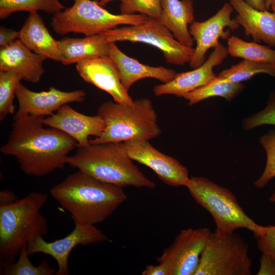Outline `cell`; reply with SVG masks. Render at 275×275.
<instances>
[{
	"label": "cell",
	"instance_id": "1",
	"mask_svg": "<svg viewBox=\"0 0 275 275\" xmlns=\"http://www.w3.org/2000/svg\"><path fill=\"white\" fill-rule=\"evenodd\" d=\"M44 116L25 115L13 118L7 142L0 149L4 155L15 157L26 175L41 177L67 164L69 154L77 142L64 132L44 127Z\"/></svg>",
	"mask_w": 275,
	"mask_h": 275
},
{
	"label": "cell",
	"instance_id": "2",
	"mask_svg": "<svg viewBox=\"0 0 275 275\" xmlns=\"http://www.w3.org/2000/svg\"><path fill=\"white\" fill-rule=\"evenodd\" d=\"M75 224L95 225L105 220L127 199L123 187L78 170L50 190Z\"/></svg>",
	"mask_w": 275,
	"mask_h": 275
},
{
	"label": "cell",
	"instance_id": "3",
	"mask_svg": "<svg viewBox=\"0 0 275 275\" xmlns=\"http://www.w3.org/2000/svg\"><path fill=\"white\" fill-rule=\"evenodd\" d=\"M132 160L123 142H107L78 147L74 154L68 156L67 164L99 181L123 188H154L156 183Z\"/></svg>",
	"mask_w": 275,
	"mask_h": 275
},
{
	"label": "cell",
	"instance_id": "4",
	"mask_svg": "<svg viewBox=\"0 0 275 275\" xmlns=\"http://www.w3.org/2000/svg\"><path fill=\"white\" fill-rule=\"evenodd\" d=\"M48 198L46 193L33 191L12 203L0 206L1 268L14 262L32 238L47 234V221L40 210Z\"/></svg>",
	"mask_w": 275,
	"mask_h": 275
},
{
	"label": "cell",
	"instance_id": "5",
	"mask_svg": "<svg viewBox=\"0 0 275 275\" xmlns=\"http://www.w3.org/2000/svg\"><path fill=\"white\" fill-rule=\"evenodd\" d=\"M97 115L104 121L105 128L100 136L90 140V145L149 140L161 132L156 113L148 98L136 99L130 105L107 101L100 105Z\"/></svg>",
	"mask_w": 275,
	"mask_h": 275
},
{
	"label": "cell",
	"instance_id": "6",
	"mask_svg": "<svg viewBox=\"0 0 275 275\" xmlns=\"http://www.w3.org/2000/svg\"><path fill=\"white\" fill-rule=\"evenodd\" d=\"M186 187L194 200L212 215L217 235L224 236L240 228L252 231L256 238L264 233L266 226L251 218L227 188L202 176L190 178Z\"/></svg>",
	"mask_w": 275,
	"mask_h": 275
},
{
	"label": "cell",
	"instance_id": "7",
	"mask_svg": "<svg viewBox=\"0 0 275 275\" xmlns=\"http://www.w3.org/2000/svg\"><path fill=\"white\" fill-rule=\"evenodd\" d=\"M73 5L54 15L50 25L58 35L81 33L86 36L101 34L121 25H135L145 21L143 14H115L93 0H73Z\"/></svg>",
	"mask_w": 275,
	"mask_h": 275
},
{
	"label": "cell",
	"instance_id": "8",
	"mask_svg": "<svg viewBox=\"0 0 275 275\" xmlns=\"http://www.w3.org/2000/svg\"><path fill=\"white\" fill-rule=\"evenodd\" d=\"M252 265L249 245L238 234L211 231L194 275H251Z\"/></svg>",
	"mask_w": 275,
	"mask_h": 275
},
{
	"label": "cell",
	"instance_id": "9",
	"mask_svg": "<svg viewBox=\"0 0 275 275\" xmlns=\"http://www.w3.org/2000/svg\"><path fill=\"white\" fill-rule=\"evenodd\" d=\"M101 34L109 43L128 41L152 45L162 52L166 62L171 64L183 65L189 63L195 51L194 48L177 40L159 20L151 17L140 24L125 25Z\"/></svg>",
	"mask_w": 275,
	"mask_h": 275
},
{
	"label": "cell",
	"instance_id": "10",
	"mask_svg": "<svg viewBox=\"0 0 275 275\" xmlns=\"http://www.w3.org/2000/svg\"><path fill=\"white\" fill-rule=\"evenodd\" d=\"M73 230L65 237L52 242H47L43 236L32 238L27 243L29 255L44 253L52 257L58 268L55 275H68L70 273L68 258L77 245H88L108 240L107 236L95 225L75 224Z\"/></svg>",
	"mask_w": 275,
	"mask_h": 275
},
{
	"label": "cell",
	"instance_id": "11",
	"mask_svg": "<svg viewBox=\"0 0 275 275\" xmlns=\"http://www.w3.org/2000/svg\"><path fill=\"white\" fill-rule=\"evenodd\" d=\"M210 232L208 228L182 230L157 262L169 264L171 275H194Z\"/></svg>",
	"mask_w": 275,
	"mask_h": 275
},
{
	"label": "cell",
	"instance_id": "12",
	"mask_svg": "<svg viewBox=\"0 0 275 275\" xmlns=\"http://www.w3.org/2000/svg\"><path fill=\"white\" fill-rule=\"evenodd\" d=\"M123 143L132 160L150 168L165 184L186 187L190 180L188 171L176 159L156 149L149 140H132Z\"/></svg>",
	"mask_w": 275,
	"mask_h": 275
},
{
	"label": "cell",
	"instance_id": "13",
	"mask_svg": "<svg viewBox=\"0 0 275 275\" xmlns=\"http://www.w3.org/2000/svg\"><path fill=\"white\" fill-rule=\"evenodd\" d=\"M233 8L230 3H225L223 7L213 16L202 21H194L189 27V32L196 47L189 62V66L195 69L202 65L206 61V53L211 48H214L219 42V38L230 37L229 28L232 31L239 28V25L231 15Z\"/></svg>",
	"mask_w": 275,
	"mask_h": 275
},
{
	"label": "cell",
	"instance_id": "14",
	"mask_svg": "<svg viewBox=\"0 0 275 275\" xmlns=\"http://www.w3.org/2000/svg\"><path fill=\"white\" fill-rule=\"evenodd\" d=\"M15 96L18 109L13 118H18L25 115H52L65 104L83 102L86 93L84 90L63 91L54 87H50L47 91L36 92L20 83L16 88Z\"/></svg>",
	"mask_w": 275,
	"mask_h": 275
},
{
	"label": "cell",
	"instance_id": "15",
	"mask_svg": "<svg viewBox=\"0 0 275 275\" xmlns=\"http://www.w3.org/2000/svg\"><path fill=\"white\" fill-rule=\"evenodd\" d=\"M213 49L208 59L199 67L190 71L177 73L170 81L154 87L155 95L171 94L183 97L214 78L216 75L213 68L222 64L229 54L227 47L220 43Z\"/></svg>",
	"mask_w": 275,
	"mask_h": 275
},
{
	"label": "cell",
	"instance_id": "16",
	"mask_svg": "<svg viewBox=\"0 0 275 275\" xmlns=\"http://www.w3.org/2000/svg\"><path fill=\"white\" fill-rule=\"evenodd\" d=\"M76 69L85 81L108 93L115 102L129 105L133 103L108 56L81 61L76 63Z\"/></svg>",
	"mask_w": 275,
	"mask_h": 275
},
{
	"label": "cell",
	"instance_id": "17",
	"mask_svg": "<svg viewBox=\"0 0 275 275\" xmlns=\"http://www.w3.org/2000/svg\"><path fill=\"white\" fill-rule=\"evenodd\" d=\"M45 125L59 129L73 138L77 147L90 145L89 138L99 137L105 128L103 120L98 115L91 116L82 114L65 104L55 113L45 118Z\"/></svg>",
	"mask_w": 275,
	"mask_h": 275
},
{
	"label": "cell",
	"instance_id": "18",
	"mask_svg": "<svg viewBox=\"0 0 275 275\" xmlns=\"http://www.w3.org/2000/svg\"><path fill=\"white\" fill-rule=\"evenodd\" d=\"M44 60L19 39L1 47L0 70L15 72L27 81L37 83L40 81L45 72Z\"/></svg>",
	"mask_w": 275,
	"mask_h": 275
},
{
	"label": "cell",
	"instance_id": "19",
	"mask_svg": "<svg viewBox=\"0 0 275 275\" xmlns=\"http://www.w3.org/2000/svg\"><path fill=\"white\" fill-rule=\"evenodd\" d=\"M108 56L114 63L121 82L127 91L140 79L152 78L167 83L174 79L177 73L174 70L163 66L152 67L141 63L123 53L115 43H109Z\"/></svg>",
	"mask_w": 275,
	"mask_h": 275
},
{
	"label": "cell",
	"instance_id": "20",
	"mask_svg": "<svg viewBox=\"0 0 275 275\" xmlns=\"http://www.w3.org/2000/svg\"><path fill=\"white\" fill-rule=\"evenodd\" d=\"M237 14L234 18L243 27L244 34L252 36L256 42H263L275 47V14L268 10L260 11L244 0H229Z\"/></svg>",
	"mask_w": 275,
	"mask_h": 275
},
{
	"label": "cell",
	"instance_id": "21",
	"mask_svg": "<svg viewBox=\"0 0 275 275\" xmlns=\"http://www.w3.org/2000/svg\"><path fill=\"white\" fill-rule=\"evenodd\" d=\"M19 31V39L31 50L45 60L61 61L58 41L50 34L37 12L29 15Z\"/></svg>",
	"mask_w": 275,
	"mask_h": 275
},
{
	"label": "cell",
	"instance_id": "22",
	"mask_svg": "<svg viewBox=\"0 0 275 275\" xmlns=\"http://www.w3.org/2000/svg\"><path fill=\"white\" fill-rule=\"evenodd\" d=\"M160 21L182 44L193 47L188 25L195 21L193 0H161Z\"/></svg>",
	"mask_w": 275,
	"mask_h": 275
},
{
	"label": "cell",
	"instance_id": "23",
	"mask_svg": "<svg viewBox=\"0 0 275 275\" xmlns=\"http://www.w3.org/2000/svg\"><path fill=\"white\" fill-rule=\"evenodd\" d=\"M61 62L65 65L108 56L109 43L102 34L82 38L66 37L58 41Z\"/></svg>",
	"mask_w": 275,
	"mask_h": 275
},
{
	"label": "cell",
	"instance_id": "24",
	"mask_svg": "<svg viewBox=\"0 0 275 275\" xmlns=\"http://www.w3.org/2000/svg\"><path fill=\"white\" fill-rule=\"evenodd\" d=\"M241 82H234L216 76L207 84L188 93L183 98L188 101L189 105H193L212 97H222L228 101L235 98L244 89Z\"/></svg>",
	"mask_w": 275,
	"mask_h": 275
},
{
	"label": "cell",
	"instance_id": "25",
	"mask_svg": "<svg viewBox=\"0 0 275 275\" xmlns=\"http://www.w3.org/2000/svg\"><path fill=\"white\" fill-rule=\"evenodd\" d=\"M228 54L244 60L275 64V50L256 42H247L232 35L227 41Z\"/></svg>",
	"mask_w": 275,
	"mask_h": 275
},
{
	"label": "cell",
	"instance_id": "26",
	"mask_svg": "<svg viewBox=\"0 0 275 275\" xmlns=\"http://www.w3.org/2000/svg\"><path fill=\"white\" fill-rule=\"evenodd\" d=\"M65 8L59 0H0V18L20 11H42L53 15Z\"/></svg>",
	"mask_w": 275,
	"mask_h": 275
},
{
	"label": "cell",
	"instance_id": "27",
	"mask_svg": "<svg viewBox=\"0 0 275 275\" xmlns=\"http://www.w3.org/2000/svg\"><path fill=\"white\" fill-rule=\"evenodd\" d=\"M259 73L275 77V64L243 60L223 70L218 76L234 82H241Z\"/></svg>",
	"mask_w": 275,
	"mask_h": 275
},
{
	"label": "cell",
	"instance_id": "28",
	"mask_svg": "<svg viewBox=\"0 0 275 275\" xmlns=\"http://www.w3.org/2000/svg\"><path fill=\"white\" fill-rule=\"evenodd\" d=\"M27 251V244L21 249L17 261L4 266L3 274L6 275H52L55 274L57 269L51 267L47 261L42 260L40 264L35 266L29 259ZM1 268V269H2Z\"/></svg>",
	"mask_w": 275,
	"mask_h": 275
},
{
	"label": "cell",
	"instance_id": "29",
	"mask_svg": "<svg viewBox=\"0 0 275 275\" xmlns=\"http://www.w3.org/2000/svg\"><path fill=\"white\" fill-rule=\"evenodd\" d=\"M22 78L15 72L0 70V120L13 114L16 109L13 100L15 91Z\"/></svg>",
	"mask_w": 275,
	"mask_h": 275
},
{
	"label": "cell",
	"instance_id": "30",
	"mask_svg": "<svg viewBox=\"0 0 275 275\" xmlns=\"http://www.w3.org/2000/svg\"><path fill=\"white\" fill-rule=\"evenodd\" d=\"M266 153V162L262 175L254 182L257 188H262L275 177V130L270 129L260 138Z\"/></svg>",
	"mask_w": 275,
	"mask_h": 275
},
{
	"label": "cell",
	"instance_id": "31",
	"mask_svg": "<svg viewBox=\"0 0 275 275\" xmlns=\"http://www.w3.org/2000/svg\"><path fill=\"white\" fill-rule=\"evenodd\" d=\"M120 14L132 15L138 12L160 20L161 0H120Z\"/></svg>",
	"mask_w": 275,
	"mask_h": 275
},
{
	"label": "cell",
	"instance_id": "32",
	"mask_svg": "<svg viewBox=\"0 0 275 275\" xmlns=\"http://www.w3.org/2000/svg\"><path fill=\"white\" fill-rule=\"evenodd\" d=\"M265 125H275V93L270 95L263 109L244 119L243 122V128L246 130Z\"/></svg>",
	"mask_w": 275,
	"mask_h": 275
},
{
	"label": "cell",
	"instance_id": "33",
	"mask_svg": "<svg viewBox=\"0 0 275 275\" xmlns=\"http://www.w3.org/2000/svg\"><path fill=\"white\" fill-rule=\"evenodd\" d=\"M257 239L258 248L262 254L275 259V226H266L264 233Z\"/></svg>",
	"mask_w": 275,
	"mask_h": 275
},
{
	"label": "cell",
	"instance_id": "34",
	"mask_svg": "<svg viewBox=\"0 0 275 275\" xmlns=\"http://www.w3.org/2000/svg\"><path fill=\"white\" fill-rule=\"evenodd\" d=\"M259 262L260 266L257 275H275V259L262 254Z\"/></svg>",
	"mask_w": 275,
	"mask_h": 275
},
{
	"label": "cell",
	"instance_id": "35",
	"mask_svg": "<svg viewBox=\"0 0 275 275\" xmlns=\"http://www.w3.org/2000/svg\"><path fill=\"white\" fill-rule=\"evenodd\" d=\"M158 265H148L142 271V275H171V268L165 262H158Z\"/></svg>",
	"mask_w": 275,
	"mask_h": 275
},
{
	"label": "cell",
	"instance_id": "36",
	"mask_svg": "<svg viewBox=\"0 0 275 275\" xmlns=\"http://www.w3.org/2000/svg\"><path fill=\"white\" fill-rule=\"evenodd\" d=\"M19 38V31L8 29L4 26L0 27V46L11 44Z\"/></svg>",
	"mask_w": 275,
	"mask_h": 275
},
{
	"label": "cell",
	"instance_id": "37",
	"mask_svg": "<svg viewBox=\"0 0 275 275\" xmlns=\"http://www.w3.org/2000/svg\"><path fill=\"white\" fill-rule=\"evenodd\" d=\"M18 200L14 193L8 189H5L0 192V206L12 203Z\"/></svg>",
	"mask_w": 275,
	"mask_h": 275
},
{
	"label": "cell",
	"instance_id": "38",
	"mask_svg": "<svg viewBox=\"0 0 275 275\" xmlns=\"http://www.w3.org/2000/svg\"><path fill=\"white\" fill-rule=\"evenodd\" d=\"M253 8L260 10H267L265 6V0H244Z\"/></svg>",
	"mask_w": 275,
	"mask_h": 275
},
{
	"label": "cell",
	"instance_id": "39",
	"mask_svg": "<svg viewBox=\"0 0 275 275\" xmlns=\"http://www.w3.org/2000/svg\"><path fill=\"white\" fill-rule=\"evenodd\" d=\"M95 1L97 4H98L99 5L104 7L106 6L107 4L108 3L114 1H120V0H93Z\"/></svg>",
	"mask_w": 275,
	"mask_h": 275
},
{
	"label": "cell",
	"instance_id": "40",
	"mask_svg": "<svg viewBox=\"0 0 275 275\" xmlns=\"http://www.w3.org/2000/svg\"><path fill=\"white\" fill-rule=\"evenodd\" d=\"M274 1L275 0H265V6L267 10L270 9V6Z\"/></svg>",
	"mask_w": 275,
	"mask_h": 275
},
{
	"label": "cell",
	"instance_id": "41",
	"mask_svg": "<svg viewBox=\"0 0 275 275\" xmlns=\"http://www.w3.org/2000/svg\"><path fill=\"white\" fill-rule=\"evenodd\" d=\"M269 200L270 202L275 203V189L272 194L269 197Z\"/></svg>",
	"mask_w": 275,
	"mask_h": 275
},
{
	"label": "cell",
	"instance_id": "42",
	"mask_svg": "<svg viewBox=\"0 0 275 275\" xmlns=\"http://www.w3.org/2000/svg\"><path fill=\"white\" fill-rule=\"evenodd\" d=\"M270 9L272 10V12L275 14V1L272 3Z\"/></svg>",
	"mask_w": 275,
	"mask_h": 275
}]
</instances>
